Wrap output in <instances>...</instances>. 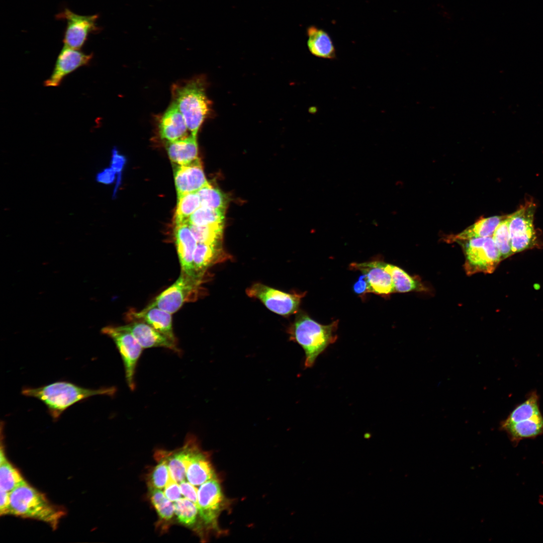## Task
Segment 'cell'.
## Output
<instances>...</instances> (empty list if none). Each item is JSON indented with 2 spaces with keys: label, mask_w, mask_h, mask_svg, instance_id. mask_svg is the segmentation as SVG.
Returning <instances> with one entry per match:
<instances>
[{
  "label": "cell",
  "mask_w": 543,
  "mask_h": 543,
  "mask_svg": "<svg viewBox=\"0 0 543 543\" xmlns=\"http://www.w3.org/2000/svg\"><path fill=\"white\" fill-rule=\"evenodd\" d=\"M196 443L193 437H189L180 450L166 459L170 476L178 483L185 480L188 462Z\"/></svg>",
  "instance_id": "cell-23"
},
{
  "label": "cell",
  "mask_w": 543,
  "mask_h": 543,
  "mask_svg": "<svg viewBox=\"0 0 543 543\" xmlns=\"http://www.w3.org/2000/svg\"><path fill=\"white\" fill-rule=\"evenodd\" d=\"M9 514L38 520L55 529L65 512L26 481L10 493Z\"/></svg>",
  "instance_id": "cell-3"
},
{
  "label": "cell",
  "mask_w": 543,
  "mask_h": 543,
  "mask_svg": "<svg viewBox=\"0 0 543 543\" xmlns=\"http://www.w3.org/2000/svg\"><path fill=\"white\" fill-rule=\"evenodd\" d=\"M172 94L173 102L184 116L189 132L197 136L211 109L204 80L196 77L182 84L175 85L173 87Z\"/></svg>",
  "instance_id": "cell-4"
},
{
  "label": "cell",
  "mask_w": 543,
  "mask_h": 543,
  "mask_svg": "<svg viewBox=\"0 0 543 543\" xmlns=\"http://www.w3.org/2000/svg\"><path fill=\"white\" fill-rule=\"evenodd\" d=\"M353 290L355 294L359 295H363L371 293L369 283L366 276L364 274L361 275L354 284Z\"/></svg>",
  "instance_id": "cell-42"
},
{
  "label": "cell",
  "mask_w": 543,
  "mask_h": 543,
  "mask_svg": "<svg viewBox=\"0 0 543 543\" xmlns=\"http://www.w3.org/2000/svg\"><path fill=\"white\" fill-rule=\"evenodd\" d=\"M539 396L536 391L530 392L527 398L516 406L503 420L506 423H515L532 418L540 414Z\"/></svg>",
  "instance_id": "cell-26"
},
{
  "label": "cell",
  "mask_w": 543,
  "mask_h": 543,
  "mask_svg": "<svg viewBox=\"0 0 543 543\" xmlns=\"http://www.w3.org/2000/svg\"><path fill=\"white\" fill-rule=\"evenodd\" d=\"M177 196L197 192L208 184L200 160L197 159L186 165H178L174 172Z\"/></svg>",
  "instance_id": "cell-14"
},
{
  "label": "cell",
  "mask_w": 543,
  "mask_h": 543,
  "mask_svg": "<svg viewBox=\"0 0 543 543\" xmlns=\"http://www.w3.org/2000/svg\"><path fill=\"white\" fill-rule=\"evenodd\" d=\"M116 172L111 167L106 168L97 174L96 180L100 183L109 185L115 180Z\"/></svg>",
  "instance_id": "cell-41"
},
{
  "label": "cell",
  "mask_w": 543,
  "mask_h": 543,
  "mask_svg": "<svg viewBox=\"0 0 543 543\" xmlns=\"http://www.w3.org/2000/svg\"><path fill=\"white\" fill-rule=\"evenodd\" d=\"M150 498L160 518L170 520L174 513V505L161 489L150 488Z\"/></svg>",
  "instance_id": "cell-35"
},
{
  "label": "cell",
  "mask_w": 543,
  "mask_h": 543,
  "mask_svg": "<svg viewBox=\"0 0 543 543\" xmlns=\"http://www.w3.org/2000/svg\"><path fill=\"white\" fill-rule=\"evenodd\" d=\"M383 261L374 260L361 263L353 262L351 269L364 274L369 283L371 293L386 295L395 292L391 275L384 268Z\"/></svg>",
  "instance_id": "cell-12"
},
{
  "label": "cell",
  "mask_w": 543,
  "mask_h": 543,
  "mask_svg": "<svg viewBox=\"0 0 543 543\" xmlns=\"http://www.w3.org/2000/svg\"><path fill=\"white\" fill-rule=\"evenodd\" d=\"M189 129L182 114L174 102L161 117L159 124L160 137L172 142L187 137Z\"/></svg>",
  "instance_id": "cell-17"
},
{
  "label": "cell",
  "mask_w": 543,
  "mask_h": 543,
  "mask_svg": "<svg viewBox=\"0 0 543 543\" xmlns=\"http://www.w3.org/2000/svg\"><path fill=\"white\" fill-rule=\"evenodd\" d=\"M93 57V53L86 54L80 50L64 46L58 55L51 74L44 81V86H59L68 74L80 67L88 65Z\"/></svg>",
  "instance_id": "cell-11"
},
{
  "label": "cell",
  "mask_w": 543,
  "mask_h": 543,
  "mask_svg": "<svg viewBox=\"0 0 543 543\" xmlns=\"http://www.w3.org/2000/svg\"><path fill=\"white\" fill-rule=\"evenodd\" d=\"M163 492L166 497L172 502L182 498V494L179 483L173 480L171 477L164 488Z\"/></svg>",
  "instance_id": "cell-38"
},
{
  "label": "cell",
  "mask_w": 543,
  "mask_h": 543,
  "mask_svg": "<svg viewBox=\"0 0 543 543\" xmlns=\"http://www.w3.org/2000/svg\"><path fill=\"white\" fill-rule=\"evenodd\" d=\"M1 444L0 454V488L11 493L26 482L20 472L8 460Z\"/></svg>",
  "instance_id": "cell-27"
},
{
  "label": "cell",
  "mask_w": 543,
  "mask_h": 543,
  "mask_svg": "<svg viewBox=\"0 0 543 543\" xmlns=\"http://www.w3.org/2000/svg\"><path fill=\"white\" fill-rule=\"evenodd\" d=\"M492 238L500 252L501 259L508 257L513 253L509 230V215L505 217L498 224Z\"/></svg>",
  "instance_id": "cell-34"
},
{
  "label": "cell",
  "mask_w": 543,
  "mask_h": 543,
  "mask_svg": "<svg viewBox=\"0 0 543 543\" xmlns=\"http://www.w3.org/2000/svg\"><path fill=\"white\" fill-rule=\"evenodd\" d=\"M174 237L181 271L190 276L200 277L195 274L193 264L194 254L198 242L189 225L188 224L175 225Z\"/></svg>",
  "instance_id": "cell-15"
},
{
  "label": "cell",
  "mask_w": 543,
  "mask_h": 543,
  "mask_svg": "<svg viewBox=\"0 0 543 543\" xmlns=\"http://www.w3.org/2000/svg\"><path fill=\"white\" fill-rule=\"evenodd\" d=\"M186 478L188 481L195 486L216 478L209 459L199 451L196 444L188 462Z\"/></svg>",
  "instance_id": "cell-19"
},
{
  "label": "cell",
  "mask_w": 543,
  "mask_h": 543,
  "mask_svg": "<svg viewBox=\"0 0 543 543\" xmlns=\"http://www.w3.org/2000/svg\"><path fill=\"white\" fill-rule=\"evenodd\" d=\"M127 318L129 321L140 320L176 342L172 326L171 314L155 307L147 306L139 311L130 310Z\"/></svg>",
  "instance_id": "cell-16"
},
{
  "label": "cell",
  "mask_w": 543,
  "mask_h": 543,
  "mask_svg": "<svg viewBox=\"0 0 543 543\" xmlns=\"http://www.w3.org/2000/svg\"><path fill=\"white\" fill-rule=\"evenodd\" d=\"M225 210L201 206L189 218L188 224L203 226L224 222Z\"/></svg>",
  "instance_id": "cell-32"
},
{
  "label": "cell",
  "mask_w": 543,
  "mask_h": 543,
  "mask_svg": "<svg viewBox=\"0 0 543 543\" xmlns=\"http://www.w3.org/2000/svg\"><path fill=\"white\" fill-rule=\"evenodd\" d=\"M201 201V206L214 209L225 210L227 203L226 195L209 183L197 192Z\"/></svg>",
  "instance_id": "cell-31"
},
{
  "label": "cell",
  "mask_w": 543,
  "mask_h": 543,
  "mask_svg": "<svg viewBox=\"0 0 543 543\" xmlns=\"http://www.w3.org/2000/svg\"><path fill=\"white\" fill-rule=\"evenodd\" d=\"M116 391L114 387L93 389L60 381L37 388L24 387L21 393L43 403L49 415L56 421L64 411L76 403L96 395L112 396Z\"/></svg>",
  "instance_id": "cell-1"
},
{
  "label": "cell",
  "mask_w": 543,
  "mask_h": 543,
  "mask_svg": "<svg viewBox=\"0 0 543 543\" xmlns=\"http://www.w3.org/2000/svg\"><path fill=\"white\" fill-rule=\"evenodd\" d=\"M122 329L131 333L143 348L164 347L180 352L176 342L160 333L147 323L140 320H133Z\"/></svg>",
  "instance_id": "cell-13"
},
{
  "label": "cell",
  "mask_w": 543,
  "mask_h": 543,
  "mask_svg": "<svg viewBox=\"0 0 543 543\" xmlns=\"http://www.w3.org/2000/svg\"><path fill=\"white\" fill-rule=\"evenodd\" d=\"M534 205L526 203L521 208L509 215V230L510 238L534 231L533 220Z\"/></svg>",
  "instance_id": "cell-24"
},
{
  "label": "cell",
  "mask_w": 543,
  "mask_h": 543,
  "mask_svg": "<svg viewBox=\"0 0 543 543\" xmlns=\"http://www.w3.org/2000/svg\"><path fill=\"white\" fill-rule=\"evenodd\" d=\"M338 321L323 325L313 320L307 313L298 311L288 329L290 340L297 343L305 352V368L312 367L326 349L335 342Z\"/></svg>",
  "instance_id": "cell-2"
},
{
  "label": "cell",
  "mask_w": 543,
  "mask_h": 543,
  "mask_svg": "<svg viewBox=\"0 0 543 543\" xmlns=\"http://www.w3.org/2000/svg\"><path fill=\"white\" fill-rule=\"evenodd\" d=\"M99 16L98 14L79 15L68 9L57 14V19L66 21L63 40L64 46L80 50L90 34L100 31V28L97 25Z\"/></svg>",
  "instance_id": "cell-9"
},
{
  "label": "cell",
  "mask_w": 543,
  "mask_h": 543,
  "mask_svg": "<svg viewBox=\"0 0 543 543\" xmlns=\"http://www.w3.org/2000/svg\"><path fill=\"white\" fill-rule=\"evenodd\" d=\"M500 429L505 431L514 444L524 439L534 438L543 434V416L541 414L531 418L515 423L501 421Z\"/></svg>",
  "instance_id": "cell-18"
},
{
  "label": "cell",
  "mask_w": 543,
  "mask_h": 543,
  "mask_svg": "<svg viewBox=\"0 0 543 543\" xmlns=\"http://www.w3.org/2000/svg\"><path fill=\"white\" fill-rule=\"evenodd\" d=\"M125 162V157L123 155L120 154L116 148H113L112 150L110 167L115 171L116 173H119L123 169Z\"/></svg>",
  "instance_id": "cell-40"
},
{
  "label": "cell",
  "mask_w": 543,
  "mask_h": 543,
  "mask_svg": "<svg viewBox=\"0 0 543 543\" xmlns=\"http://www.w3.org/2000/svg\"><path fill=\"white\" fill-rule=\"evenodd\" d=\"M166 150L170 160L178 165H188L199 159L197 136L166 142Z\"/></svg>",
  "instance_id": "cell-21"
},
{
  "label": "cell",
  "mask_w": 543,
  "mask_h": 543,
  "mask_svg": "<svg viewBox=\"0 0 543 543\" xmlns=\"http://www.w3.org/2000/svg\"><path fill=\"white\" fill-rule=\"evenodd\" d=\"M504 218L501 216L482 218L462 232L451 237L452 241L490 237L493 235L497 226Z\"/></svg>",
  "instance_id": "cell-25"
},
{
  "label": "cell",
  "mask_w": 543,
  "mask_h": 543,
  "mask_svg": "<svg viewBox=\"0 0 543 543\" xmlns=\"http://www.w3.org/2000/svg\"><path fill=\"white\" fill-rule=\"evenodd\" d=\"M306 32L307 47L313 55L323 59L336 58L335 46L330 36L326 31L311 25L307 28Z\"/></svg>",
  "instance_id": "cell-22"
},
{
  "label": "cell",
  "mask_w": 543,
  "mask_h": 543,
  "mask_svg": "<svg viewBox=\"0 0 543 543\" xmlns=\"http://www.w3.org/2000/svg\"><path fill=\"white\" fill-rule=\"evenodd\" d=\"M10 493L0 488V514L9 515Z\"/></svg>",
  "instance_id": "cell-43"
},
{
  "label": "cell",
  "mask_w": 543,
  "mask_h": 543,
  "mask_svg": "<svg viewBox=\"0 0 543 543\" xmlns=\"http://www.w3.org/2000/svg\"><path fill=\"white\" fill-rule=\"evenodd\" d=\"M174 514L181 524L192 527L196 523L199 513L197 505L186 498H181L174 502Z\"/></svg>",
  "instance_id": "cell-33"
},
{
  "label": "cell",
  "mask_w": 543,
  "mask_h": 543,
  "mask_svg": "<svg viewBox=\"0 0 543 543\" xmlns=\"http://www.w3.org/2000/svg\"><path fill=\"white\" fill-rule=\"evenodd\" d=\"M203 278L189 275L181 271L178 279L159 294L147 306L164 310L171 314L183 304L197 297Z\"/></svg>",
  "instance_id": "cell-6"
},
{
  "label": "cell",
  "mask_w": 543,
  "mask_h": 543,
  "mask_svg": "<svg viewBox=\"0 0 543 543\" xmlns=\"http://www.w3.org/2000/svg\"><path fill=\"white\" fill-rule=\"evenodd\" d=\"M535 238V231L511 237V245L513 253L520 252L531 247L534 245Z\"/></svg>",
  "instance_id": "cell-37"
},
{
  "label": "cell",
  "mask_w": 543,
  "mask_h": 543,
  "mask_svg": "<svg viewBox=\"0 0 543 543\" xmlns=\"http://www.w3.org/2000/svg\"><path fill=\"white\" fill-rule=\"evenodd\" d=\"M179 485L182 494L197 506L198 489L195 486L185 480L180 482Z\"/></svg>",
  "instance_id": "cell-39"
},
{
  "label": "cell",
  "mask_w": 543,
  "mask_h": 543,
  "mask_svg": "<svg viewBox=\"0 0 543 543\" xmlns=\"http://www.w3.org/2000/svg\"><path fill=\"white\" fill-rule=\"evenodd\" d=\"M383 265L391 276L395 292H408L417 290L420 287L417 281L399 267L384 261Z\"/></svg>",
  "instance_id": "cell-29"
},
{
  "label": "cell",
  "mask_w": 543,
  "mask_h": 543,
  "mask_svg": "<svg viewBox=\"0 0 543 543\" xmlns=\"http://www.w3.org/2000/svg\"><path fill=\"white\" fill-rule=\"evenodd\" d=\"M189 227L198 243L221 245L223 223Z\"/></svg>",
  "instance_id": "cell-30"
},
{
  "label": "cell",
  "mask_w": 543,
  "mask_h": 543,
  "mask_svg": "<svg viewBox=\"0 0 543 543\" xmlns=\"http://www.w3.org/2000/svg\"><path fill=\"white\" fill-rule=\"evenodd\" d=\"M171 478L166 459L161 460L154 468L150 476V488L164 489Z\"/></svg>",
  "instance_id": "cell-36"
},
{
  "label": "cell",
  "mask_w": 543,
  "mask_h": 543,
  "mask_svg": "<svg viewBox=\"0 0 543 543\" xmlns=\"http://www.w3.org/2000/svg\"><path fill=\"white\" fill-rule=\"evenodd\" d=\"M101 332L115 343L123 360L127 385L131 390H134L135 370L143 348L131 333L120 326H106L102 328Z\"/></svg>",
  "instance_id": "cell-8"
},
{
  "label": "cell",
  "mask_w": 543,
  "mask_h": 543,
  "mask_svg": "<svg viewBox=\"0 0 543 543\" xmlns=\"http://www.w3.org/2000/svg\"><path fill=\"white\" fill-rule=\"evenodd\" d=\"M224 500L220 485L216 478L200 485L198 489L197 507L199 514L205 524L216 523Z\"/></svg>",
  "instance_id": "cell-10"
},
{
  "label": "cell",
  "mask_w": 543,
  "mask_h": 543,
  "mask_svg": "<svg viewBox=\"0 0 543 543\" xmlns=\"http://www.w3.org/2000/svg\"><path fill=\"white\" fill-rule=\"evenodd\" d=\"M245 292L249 297L259 300L269 310L283 316L297 313L305 295V292L287 293L260 283L253 284Z\"/></svg>",
  "instance_id": "cell-7"
},
{
  "label": "cell",
  "mask_w": 543,
  "mask_h": 543,
  "mask_svg": "<svg viewBox=\"0 0 543 543\" xmlns=\"http://www.w3.org/2000/svg\"><path fill=\"white\" fill-rule=\"evenodd\" d=\"M466 240L463 246L467 274L492 273L502 260L493 238L478 237Z\"/></svg>",
  "instance_id": "cell-5"
},
{
  "label": "cell",
  "mask_w": 543,
  "mask_h": 543,
  "mask_svg": "<svg viewBox=\"0 0 543 543\" xmlns=\"http://www.w3.org/2000/svg\"><path fill=\"white\" fill-rule=\"evenodd\" d=\"M177 199L175 225L187 224L189 217L201 207L200 197L197 192H193L177 196Z\"/></svg>",
  "instance_id": "cell-28"
},
{
  "label": "cell",
  "mask_w": 543,
  "mask_h": 543,
  "mask_svg": "<svg viewBox=\"0 0 543 543\" xmlns=\"http://www.w3.org/2000/svg\"><path fill=\"white\" fill-rule=\"evenodd\" d=\"M228 258L224 252L222 245L198 243L193 259L195 274L204 278L209 268Z\"/></svg>",
  "instance_id": "cell-20"
}]
</instances>
